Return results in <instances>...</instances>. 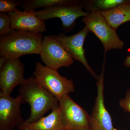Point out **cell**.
<instances>
[{
  "label": "cell",
  "instance_id": "20",
  "mask_svg": "<svg viewBox=\"0 0 130 130\" xmlns=\"http://www.w3.org/2000/svg\"><path fill=\"white\" fill-rule=\"evenodd\" d=\"M7 60L4 57H1L0 58V70L1 69L5 64Z\"/></svg>",
  "mask_w": 130,
  "mask_h": 130
},
{
  "label": "cell",
  "instance_id": "1",
  "mask_svg": "<svg viewBox=\"0 0 130 130\" xmlns=\"http://www.w3.org/2000/svg\"><path fill=\"white\" fill-rule=\"evenodd\" d=\"M21 103H28L30 113L25 122H36L50 110L58 107L59 100L38 83L35 77L26 79L19 89Z\"/></svg>",
  "mask_w": 130,
  "mask_h": 130
},
{
  "label": "cell",
  "instance_id": "2",
  "mask_svg": "<svg viewBox=\"0 0 130 130\" xmlns=\"http://www.w3.org/2000/svg\"><path fill=\"white\" fill-rule=\"evenodd\" d=\"M43 38L41 33L13 30L0 38L1 57L13 59L25 55H40Z\"/></svg>",
  "mask_w": 130,
  "mask_h": 130
},
{
  "label": "cell",
  "instance_id": "13",
  "mask_svg": "<svg viewBox=\"0 0 130 130\" xmlns=\"http://www.w3.org/2000/svg\"><path fill=\"white\" fill-rule=\"evenodd\" d=\"M17 128L19 130H66L59 106L47 116L34 123L25 121Z\"/></svg>",
  "mask_w": 130,
  "mask_h": 130
},
{
  "label": "cell",
  "instance_id": "7",
  "mask_svg": "<svg viewBox=\"0 0 130 130\" xmlns=\"http://www.w3.org/2000/svg\"><path fill=\"white\" fill-rule=\"evenodd\" d=\"M81 3L72 5H60L35 11V14L44 20L59 18L62 21V28L64 31H69L73 28L76 20L79 17L87 16L89 13L83 11Z\"/></svg>",
  "mask_w": 130,
  "mask_h": 130
},
{
  "label": "cell",
  "instance_id": "11",
  "mask_svg": "<svg viewBox=\"0 0 130 130\" xmlns=\"http://www.w3.org/2000/svg\"><path fill=\"white\" fill-rule=\"evenodd\" d=\"M24 65L19 59H8L0 70V93L11 95L17 85L23 84Z\"/></svg>",
  "mask_w": 130,
  "mask_h": 130
},
{
  "label": "cell",
  "instance_id": "10",
  "mask_svg": "<svg viewBox=\"0 0 130 130\" xmlns=\"http://www.w3.org/2000/svg\"><path fill=\"white\" fill-rule=\"evenodd\" d=\"M105 60L97 83V95L90 116L91 127L94 130H117L114 128L111 118L107 110L104 99V73Z\"/></svg>",
  "mask_w": 130,
  "mask_h": 130
},
{
  "label": "cell",
  "instance_id": "14",
  "mask_svg": "<svg viewBox=\"0 0 130 130\" xmlns=\"http://www.w3.org/2000/svg\"><path fill=\"white\" fill-rule=\"evenodd\" d=\"M100 12L108 23L115 30L122 24L130 21V2Z\"/></svg>",
  "mask_w": 130,
  "mask_h": 130
},
{
  "label": "cell",
  "instance_id": "15",
  "mask_svg": "<svg viewBox=\"0 0 130 130\" xmlns=\"http://www.w3.org/2000/svg\"><path fill=\"white\" fill-rule=\"evenodd\" d=\"M80 2L74 0H26L21 1L20 6L24 11H35V9L39 8H46L60 5H77Z\"/></svg>",
  "mask_w": 130,
  "mask_h": 130
},
{
  "label": "cell",
  "instance_id": "19",
  "mask_svg": "<svg viewBox=\"0 0 130 130\" xmlns=\"http://www.w3.org/2000/svg\"><path fill=\"white\" fill-rule=\"evenodd\" d=\"M119 105L125 112L130 113V91L128 90L124 98L120 101Z\"/></svg>",
  "mask_w": 130,
  "mask_h": 130
},
{
  "label": "cell",
  "instance_id": "8",
  "mask_svg": "<svg viewBox=\"0 0 130 130\" xmlns=\"http://www.w3.org/2000/svg\"><path fill=\"white\" fill-rule=\"evenodd\" d=\"M89 32L88 29L85 26L79 32L70 36L62 33L54 36L62 44L73 59L80 61L98 81L99 76L96 74L89 65L86 60L84 48V42Z\"/></svg>",
  "mask_w": 130,
  "mask_h": 130
},
{
  "label": "cell",
  "instance_id": "16",
  "mask_svg": "<svg viewBox=\"0 0 130 130\" xmlns=\"http://www.w3.org/2000/svg\"><path fill=\"white\" fill-rule=\"evenodd\" d=\"M130 2V1L127 0H95L86 5L80 2L83 7L90 12L107 11L121 4Z\"/></svg>",
  "mask_w": 130,
  "mask_h": 130
},
{
  "label": "cell",
  "instance_id": "12",
  "mask_svg": "<svg viewBox=\"0 0 130 130\" xmlns=\"http://www.w3.org/2000/svg\"><path fill=\"white\" fill-rule=\"evenodd\" d=\"M13 30L42 33L46 31L44 20L35 14V11H18L8 13Z\"/></svg>",
  "mask_w": 130,
  "mask_h": 130
},
{
  "label": "cell",
  "instance_id": "22",
  "mask_svg": "<svg viewBox=\"0 0 130 130\" xmlns=\"http://www.w3.org/2000/svg\"><path fill=\"white\" fill-rule=\"evenodd\" d=\"M84 130H94L93 129H92L91 128H89V129H86Z\"/></svg>",
  "mask_w": 130,
  "mask_h": 130
},
{
  "label": "cell",
  "instance_id": "21",
  "mask_svg": "<svg viewBox=\"0 0 130 130\" xmlns=\"http://www.w3.org/2000/svg\"><path fill=\"white\" fill-rule=\"evenodd\" d=\"M125 66L126 67L130 66V55L126 57L124 63Z\"/></svg>",
  "mask_w": 130,
  "mask_h": 130
},
{
  "label": "cell",
  "instance_id": "6",
  "mask_svg": "<svg viewBox=\"0 0 130 130\" xmlns=\"http://www.w3.org/2000/svg\"><path fill=\"white\" fill-rule=\"evenodd\" d=\"M40 55L46 66L55 70L68 67L73 63V59L54 36L43 37Z\"/></svg>",
  "mask_w": 130,
  "mask_h": 130
},
{
  "label": "cell",
  "instance_id": "18",
  "mask_svg": "<svg viewBox=\"0 0 130 130\" xmlns=\"http://www.w3.org/2000/svg\"><path fill=\"white\" fill-rule=\"evenodd\" d=\"M21 1L14 0H1L0 12L1 13L12 12L19 11L17 8L20 6Z\"/></svg>",
  "mask_w": 130,
  "mask_h": 130
},
{
  "label": "cell",
  "instance_id": "3",
  "mask_svg": "<svg viewBox=\"0 0 130 130\" xmlns=\"http://www.w3.org/2000/svg\"><path fill=\"white\" fill-rule=\"evenodd\" d=\"M33 75L38 83L59 101L75 91L72 79L62 76L58 70L43 66L40 62L36 63Z\"/></svg>",
  "mask_w": 130,
  "mask_h": 130
},
{
  "label": "cell",
  "instance_id": "17",
  "mask_svg": "<svg viewBox=\"0 0 130 130\" xmlns=\"http://www.w3.org/2000/svg\"><path fill=\"white\" fill-rule=\"evenodd\" d=\"M13 30L12 29L11 19L8 13H0V35L1 36L9 35Z\"/></svg>",
  "mask_w": 130,
  "mask_h": 130
},
{
  "label": "cell",
  "instance_id": "5",
  "mask_svg": "<svg viewBox=\"0 0 130 130\" xmlns=\"http://www.w3.org/2000/svg\"><path fill=\"white\" fill-rule=\"evenodd\" d=\"M59 105L65 130H84L91 128L90 116L68 95L59 101Z\"/></svg>",
  "mask_w": 130,
  "mask_h": 130
},
{
  "label": "cell",
  "instance_id": "9",
  "mask_svg": "<svg viewBox=\"0 0 130 130\" xmlns=\"http://www.w3.org/2000/svg\"><path fill=\"white\" fill-rule=\"evenodd\" d=\"M21 99L19 96L0 93V129L13 130L25 121L21 116Z\"/></svg>",
  "mask_w": 130,
  "mask_h": 130
},
{
  "label": "cell",
  "instance_id": "4",
  "mask_svg": "<svg viewBox=\"0 0 130 130\" xmlns=\"http://www.w3.org/2000/svg\"><path fill=\"white\" fill-rule=\"evenodd\" d=\"M82 21L89 31L93 32L102 43L105 52L113 49L121 50L124 43L99 11L90 12Z\"/></svg>",
  "mask_w": 130,
  "mask_h": 130
},
{
  "label": "cell",
  "instance_id": "23",
  "mask_svg": "<svg viewBox=\"0 0 130 130\" xmlns=\"http://www.w3.org/2000/svg\"><path fill=\"white\" fill-rule=\"evenodd\" d=\"M0 130H7V129H0Z\"/></svg>",
  "mask_w": 130,
  "mask_h": 130
}]
</instances>
